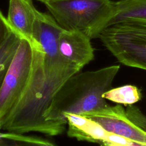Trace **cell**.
I'll list each match as a JSON object with an SVG mask.
<instances>
[{"label": "cell", "instance_id": "obj_1", "mask_svg": "<svg viewBox=\"0 0 146 146\" xmlns=\"http://www.w3.org/2000/svg\"><path fill=\"white\" fill-rule=\"evenodd\" d=\"M119 68L112 65L72 75L54 95L44 113L45 120L67 124L66 113L81 115L108 106L103 94L112 88Z\"/></svg>", "mask_w": 146, "mask_h": 146}, {"label": "cell", "instance_id": "obj_2", "mask_svg": "<svg viewBox=\"0 0 146 146\" xmlns=\"http://www.w3.org/2000/svg\"><path fill=\"white\" fill-rule=\"evenodd\" d=\"M44 4L63 29L80 31L91 39L110 26L116 11L111 0H50Z\"/></svg>", "mask_w": 146, "mask_h": 146}, {"label": "cell", "instance_id": "obj_3", "mask_svg": "<svg viewBox=\"0 0 146 146\" xmlns=\"http://www.w3.org/2000/svg\"><path fill=\"white\" fill-rule=\"evenodd\" d=\"M34 45L21 38L0 88V124L14 110L29 86L34 70Z\"/></svg>", "mask_w": 146, "mask_h": 146}, {"label": "cell", "instance_id": "obj_4", "mask_svg": "<svg viewBox=\"0 0 146 146\" xmlns=\"http://www.w3.org/2000/svg\"><path fill=\"white\" fill-rule=\"evenodd\" d=\"M99 38L120 63L146 70V25L113 24L105 29Z\"/></svg>", "mask_w": 146, "mask_h": 146}, {"label": "cell", "instance_id": "obj_5", "mask_svg": "<svg viewBox=\"0 0 146 146\" xmlns=\"http://www.w3.org/2000/svg\"><path fill=\"white\" fill-rule=\"evenodd\" d=\"M80 115L96 121L108 132L129 139L138 145H146V132L129 119L121 105H108Z\"/></svg>", "mask_w": 146, "mask_h": 146}, {"label": "cell", "instance_id": "obj_6", "mask_svg": "<svg viewBox=\"0 0 146 146\" xmlns=\"http://www.w3.org/2000/svg\"><path fill=\"white\" fill-rule=\"evenodd\" d=\"M64 117L70 137L102 145H138L129 139L107 132L98 123L84 116L66 113Z\"/></svg>", "mask_w": 146, "mask_h": 146}, {"label": "cell", "instance_id": "obj_7", "mask_svg": "<svg viewBox=\"0 0 146 146\" xmlns=\"http://www.w3.org/2000/svg\"><path fill=\"white\" fill-rule=\"evenodd\" d=\"M90 40L80 31L63 29L58 38L59 51L64 58L82 70L94 58Z\"/></svg>", "mask_w": 146, "mask_h": 146}, {"label": "cell", "instance_id": "obj_8", "mask_svg": "<svg viewBox=\"0 0 146 146\" xmlns=\"http://www.w3.org/2000/svg\"><path fill=\"white\" fill-rule=\"evenodd\" d=\"M36 8L32 0H9L7 20L11 29L31 43L33 36Z\"/></svg>", "mask_w": 146, "mask_h": 146}, {"label": "cell", "instance_id": "obj_9", "mask_svg": "<svg viewBox=\"0 0 146 146\" xmlns=\"http://www.w3.org/2000/svg\"><path fill=\"white\" fill-rule=\"evenodd\" d=\"M115 7L110 25L119 23L146 25V0H120L115 2Z\"/></svg>", "mask_w": 146, "mask_h": 146}, {"label": "cell", "instance_id": "obj_10", "mask_svg": "<svg viewBox=\"0 0 146 146\" xmlns=\"http://www.w3.org/2000/svg\"><path fill=\"white\" fill-rule=\"evenodd\" d=\"M140 90L134 85H124L111 88L103 94V98L111 102L124 105L133 104L141 100Z\"/></svg>", "mask_w": 146, "mask_h": 146}, {"label": "cell", "instance_id": "obj_11", "mask_svg": "<svg viewBox=\"0 0 146 146\" xmlns=\"http://www.w3.org/2000/svg\"><path fill=\"white\" fill-rule=\"evenodd\" d=\"M21 37L12 30L0 48V88L18 47Z\"/></svg>", "mask_w": 146, "mask_h": 146}, {"label": "cell", "instance_id": "obj_12", "mask_svg": "<svg viewBox=\"0 0 146 146\" xmlns=\"http://www.w3.org/2000/svg\"><path fill=\"white\" fill-rule=\"evenodd\" d=\"M23 133L9 132H0V146L39 145L54 146L51 141L36 136H25Z\"/></svg>", "mask_w": 146, "mask_h": 146}, {"label": "cell", "instance_id": "obj_13", "mask_svg": "<svg viewBox=\"0 0 146 146\" xmlns=\"http://www.w3.org/2000/svg\"><path fill=\"white\" fill-rule=\"evenodd\" d=\"M125 110L129 119L146 132V115L138 107L133 104L128 105Z\"/></svg>", "mask_w": 146, "mask_h": 146}, {"label": "cell", "instance_id": "obj_14", "mask_svg": "<svg viewBox=\"0 0 146 146\" xmlns=\"http://www.w3.org/2000/svg\"><path fill=\"white\" fill-rule=\"evenodd\" d=\"M11 31L7 18L0 11V48Z\"/></svg>", "mask_w": 146, "mask_h": 146}, {"label": "cell", "instance_id": "obj_15", "mask_svg": "<svg viewBox=\"0 0 146 146\" xmlns=\"http://www.w3.org/2000/svg\"><path fill=\"white\" fill-rule=\"evenodd\" d=\"M36 1H40V2H41L43 3H45L46 2H47V1H50V0H36Z\"/></svg>", "mask_w": 146, "mask_h": 146}, {"label": "cell", "instance_id": "obj_16", "mask_svg": "<svg viewBox=\"0 0 146 146\" xmlns=\"http://www.w3.org/2000/svg\"><path fill=\"white\" fill-rule=\"evenodd\" d=\"M1 129V125L0 124V129Z\"/></svg>", "mask_w": 146, "mask_h": 146}]
</instances>
